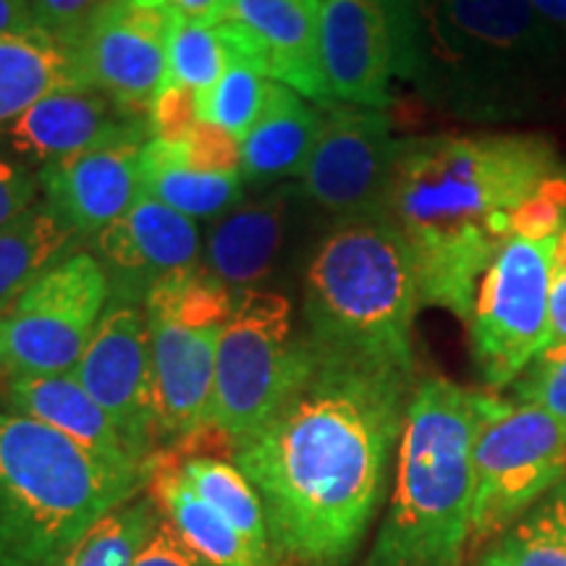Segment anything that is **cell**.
I'll return each instance as SVG.
<instances>
[{"mask_svg":"<svg viewBox=\"0 0 566 566\" xmlns=\"http://www.w3.org/2000/svg\"><path fill=\"white\" fill-rule=\"evenodd\" d=\"M304 202L300 184L283 181L233 205L205 231L200 271L233 296L265 289L289 263Z\"/></svg>","mask_w":566,"mask_h":566,"instance_id":"obj_17","label":"cell"},{"mask_svg":"<svg viewBox=\"0 0 566 566\" xmlns=\"http://www.w3.org/2000/svg\"><path fill=\"white\" fill-rule=\"evenodd\" d=\"M323 108L273 82L263 113L239 142V163L242 176L252 187L263 184L300 181L310 155L321 134Z\"/></svg>","mask_w":566,"mask_h":566,"instance_id":"obj_23","label":"cell"},{"mask_svg":"<svg viewBox=\"0 0 566 566\" xmlns=\"http://www.w3.org/2000/svg\"><path fill=\"white\" fill-rule=\"evenodd\" d=\"M30 0H0V40L11 34L34 30Z\"/></svg>","mask_w":566,"mask_h":566,"instance_id":"obj_37","label":"cell"},{"mask_svg":"<svg viewBox=\"0 0 566 566\" xmlns=\"http://www.w3.org/2000/svg\"><path fill=\"white\" fill-rule=\"evenodd\" d=\"M168 0H103L71 42L90 87L150 113L168 69Z\"/></svg>","mask_w":566,"mask_h":566,"instance_id":"obj_14","label":"cell"},{"mask_svg":"<svg viewBox=\"0 0 566 566\" xmlns=\"http://www.w3.org/2000/svg\"><path fill=\"white\" fill-rule=\"evenodd\" d=\"M0 375H6V365H3V317H0Z\"/></svg>","mask_w":566,"mask_h":566,"instance_id":"obj_41","label":"cell"},{"mask_svg":"<svg viewBox=\"0 0 566 566\" xmlns=\"http://www.w3.org/2000/svg\"><path fill=\"white\" fill-rule=\"evenodd\" d=\"M233 53L310 103L331 105L321 69V0H229L218 21Z\"/></svg>","mask_w":566,"mask_h":566,"instance_id":"obj_18","label":"cell"},{"mask_svg":"<svg viewBox=\"0 0 566 566\" xmlns=\"http://www.w3.org/2000/svg\"><path fill=\"white\" fill-rule=\"evenodd\" d=\"M147 483L150 464L105 459L0 409V566H59L101 516Z\"/></svg>","mask_w":566,"mask_h":566,"instance_id":"obj_5","label":"cell"},{"mask_svg":"<svg viewBox=\"0 0 566 566\" xmlns=\"http://www.w3.org/2000/svg\"><path fill=\"white\" fill-rule=\"evenodd\" d=\"M399 80L462 122H525L566 97V42L533 0H409Z\"/></svg>","mask_w":566,"mask_h":566,"instance_id":"obj_3","label":"cell"},{"mask_svg":"<svg viewBox=\"0 0 566 566\" xmlns=\"http://www.w3.org/2000/svg\"><path fill=\"white\" fill-rule=\"evenodd\" d=\"M150 139V113L129 108L95 87L51 92L0 132V145L38 171L103 147L147 145Z\"/></svg>","mask_w":566,"mask_h":566,"instance_id":"obj_16","label":"cell"},{"mask_svg":"<svg viewBox=\"0 0 566 566\" xmlns=\"http://www.w3.org/2000/svg\"><path fill=\"white\" fill-rule=\"evenodd\" d=\"M103 0H30L34 24L63 42H74Z\"/></svg>","mask_w":566,"mask_h":566,"instance_id":"obj_33","label":"cell"},{"mask_svg":"<svg viewBox=\"0 0 566 566\" xmlns=\"http://www.w3.org/2000/svg\"><path fill=\"white\" fill-rule=\"evenodd\" d=\"M147 493L158 501L163 514L171 520V525L179 530L184 541L192 546L197 554H202L216 566H275L273 558L252 548V543L231 527L216 509L205 504L181 472L176 470L174 457L158 454L150 462V483Z\"/></svg>","mask_w":566,"mask_h":566,"instance_id":"obj_25","label":"cell"},{"mask_svg":"<svg viewBox=\"0 0 566 566\" xmlns=\"http://www.w3.org/2000/svg\"><path fill=\"white\" fill-rule=\"evenodd\" d=\"M92 244L111 279V296L142 304L163 281L200 271L202 260L197 221L145 192L126 216L97 233Z\"/></svg>","mask_w":566,"mask_h":566,"instance_id":"obj_20","label":"cell"},{"mask_svg":"<svg viewBox=\"0 0 566 566\" xmlns=\"http://www.w3.org/2000/svg\"><path fill=\"white\" fill-rule=\"evenodd\" d=\"M160 506L150 493H139L111 509L71 546L59 566H134L160 522Z\"/></svg>","mask_w":566,"mask_h":566,"instance_id":"obj_28","label":"cell"},{"mask_svg":"<svg viewBox=\"0 0 566 566\" xmlns=\"http://www.w3.org/2000/svg\"><path fill=\"white\" fill-rule=\"evenodd\" d=\"M0 396L9 412L32 417L105 459L134 462L108 412L92 399L74 373L9 375Z\"/></svg>","mask_w":566,"mask_h":566,"instance_id":"obj_22","label":"cell"},{"mask_svg":"<svg viewBox=\"0 0 566 566\" xmlns=\"http://www.w3.org/2000/svg\"><path fill=\"white\" fill-rule=\"evenodd\" d=\"M396 147L391 118L384 111L331 103L300 187L310 205L336 221L378 216L391 181Z\"/></svg>","mask_w":566,"mask_h":566,"instance_id":"obj_12","label":"cell"},{"mask_svg":"<svg viewBox=\"0 0 566 566\" xmlns=\"http://www.w3.org/2000/svg\"><path fill=\"white\" fill-rule=\"evenodd\" d=\"M40 197L38 171L27 163L0 155V226L32 208Z\"/></svg>","mask_w":566,"mask_h":566,"instance_id":"obj_34","label":"cell"},{"mask_svg":"<svg viewBox=\"0 0 566 566\" xmlns=\"http://www.w3.org/2000/svg\"><path fill=\"white\" fill-rule=\"evenodd\" d=\"M409 0H321V69L334 103L386 111Z\"/></svg>","mask_w":566,"mask_h":566,"instance_id":"obj_15","label":"cell"},{"mask_svg":"<svg viewBox=\"0 0 566 566\" xmlns=\"http://www.w3.org/2000/svg\"><path fill=\"white\" fill-rule=\"evenodd\" d=\"M554 244L556 239H506L478 283L467 328L472 363L493 391L512 388L551 342Z\"/></svg>","mask_w":566,"mask_h":566,"instance_id":"obj_10","label":"cell"},{"mask_svg":"<svg viewBox=\"0 0 566 566\" xmlns=\"http://www.w3.org/2000/svg\"><path fill=\"white\" fill-rule=\"evenodd\" d=\"M134 566H216V564H210L202 554H197V551L184 541L179 530L171 525V520L163 514L158 527L153 530L150 541H147V546L142 548V554L137 556Z\"/></svg>","mask_w":566,"mask_h":566,"instance_id":"obj_35","label":"cell"},{"mask_svg":"<svg viewBox=\"0 0 566 566\" xmlns=\"http://www.w3.org/2000/svg\"><path fill=\"white\" fill-rule=\"evenodd\" d=\"M310 342L296 334L294 304L273 289L233 296L218 342L216 384L205 436H221L229 449L263 424L300 384Z\"/></svg>","mask_w":566,"mask_h":566,"instance_id":"obj_8","label":"cell"},{"mask_svg":"<svg viewBox=\"0 0 566 566\" xmlns=\"http://www.w3.org/2000/svg\"><path fill=\"white\" fill-rule=\"evenodd\" d=\"M533 6L554 27L558 38L566 42V0H533Z\"/></svg>","mask_w":566,"mask_h":566,"instance_id":"obj_39","label":"cell"},{"mask_svg":"<svg viewBox=\"0 0 566 566\" xmlns=\"http://www.w3.org/2000/svg\"><path fill=\"white\" fill-rule=\"evenodd\" d=\"M514 399L541 407L566 428V342L543 349L514 380Z\"/></svg>","mask_w":566,"mask_h":566,"instance_id":"obj_32","label":"cell"},{"mask_svg":"<svg viewBox=\"0 0 566 566\" xmlns=\"http://www.w3.org/2000/svg\"><path fill=\"white\" fill-rule=\"evenodd\" d=\"M231 307L233 294L202 271L163 281L147 294L158 449L181 451L205 436Z\"/></svg>","mask_w":566,"mask_h":566,"instance_id":"obj_7","label":"cell"},{"mask_svg":"<svg viewBox=\"0 0 566 566\" xmlns=\"http://www.w3.org/2000/svg\"><path fill=\"white\" fill-rule=\"evenodd\" d=\"M566 342V226L556 237L551 263V344Z\"/></svg>","mask_w":566,"mask_h":566,"instance_id":"obj_36","label":"cell"},{"mask_svg":"<svg viewBox=\"0 0 566 566\" xmlns=\"http://www.w3.org/2000/svg\"><path fill=\"white\" fill-rule=\"evenodd\" d=\"M499 548L509 566H566V480L509 527Z\"/></svg>","mask_w":566,"mask_h":566,"instance_id":"obj_31","label":"cell"},{"mask_svg":"<svg viewBox=\"0 0 566 566\" xmlns=\"http://www.w3.org/2000/svg\"><path fill=\"white\" fill-rule=\"evenodd\" d=\"M472 541L512 527L566 480V428L541 407L478 394Z\"/></svg>","mask_w":566,"mask_h":566,"instance_id":"obj_9","label":"cell"},{"mask_svg":"<svg viewBox=\"0 0 566 566\" xmlns=\"http://www.w3.org/2000/svg\"><path fill=\"white\" fill-rule=\"evenodd\" d=\"M176 470L187 480V485L200 495L205 504L216 509L218 514L237 527L254 551L273 558L271 535H268V520L263 501H260L254 485L233 462H223L210 454H181L174 451ZM279 566V564H275Z\"/></svg>","mask_w":566,"mask_h":566,"instance_id":"obj_27","label":"cell"},{"mask_svg":"<svg viewBox=\"0 0 566 566\" xmlns=\"http://www.w3.org/2000/svg\"><path fill=\"white\" fill-rule=\"evenodd\" d=\"M90 87L74 48L40 27L0 40V132L59 90Z\"/></svg>","mask_w":566,"mask_h":566,"instance_id":"obj_24","label":"cell"},{"mask_svg":"<svg viewBox=\"0 0 566 566\" xmlns=\"http://www.w3.org/2000/svg\"><path fill=\"white\" fill-rule=\"evenodd\" d=\"M478 391L417 380L396 449V483L370 566H459L472 541Z\"/></svg>","mask_w":566,"mask_h":566,"instance_id":"obj_4","label":"cell"},{"mask_svg":"<svg viewBox=\"0 0 566 566\" xmlns=\"http://www.w3.org/2000/svg\"><path fill=\"white\" fill-rule=\"evenodd\" d=\"M415 386V365L310 342L294 391L231 446V462L263 501L275 564L338 566L359 546Z\"/></svg>","mask_w":566,"mask_h":566,"instance_id":"obj_1","label":"cell"},{"mask_svg":"<svg viewBox=\"0 0 566 566\" xmlns=\"http://www.w3.org/2000/svg\"><path fill=\"white\" fill-rule=\"evenodd\" d=\"M302 289L310 342L415 365L420 279L407 239L380 212L331 226L310 252Z\"/></svg>","mask_w":566,"mask_h":566,"instance_id":"obj_6","label":"cell"},{"mask_svg":"<svg viewBox=\"0 0 566 566\" xmlns=\"http://www.w3.org/2000/svg\"><path fill=\"white\" fill-rule=\"evenodd\" d=\"M564 168L535 132H438L405 137L380 216L412 250L422 307L467 323L488 263L514 237L516 210Z\"/></svg>","mask_w":566,"mask_h":566,"instance_id":"obj_2","label":"cell"},{"mask_svg":"<svg viewBox=\"0 0 566 566\" xmlns=\"http://www.w3.org/2000/svg\"><path fill=\"white\" fill-rule=\"evenodd\" d=\"M142 189L197 223L216 221L244 197L239 142L202 122L176 139L153 137L142 150Z\"/></svg>","mask_w":566,"mask_h":566,"instance_id":"obj_19","label":"cell"},{"mask_svg":"<svg viewBox=\"0 0 566 566\" xmlns=\"http://www.w3.org/2000/svg\"><path fill=\"white\" fill-rule=\"evenodd\" d=\"M82 237L45 200L0 226V317L55 263L80 250Z\"/></svg>","mask_w":566,"mask_h":566,"instance_id":"obj_26","label":"cell"},{"mask_svg":"<svg viewBox=\"0 0 566 566\" xmlns=\"http://www.w3.org/2000/svg\"><path fill=\"white\" fill-rule=\"evenodd\" d=\"M74 375L108 412L134 462L150 464L158 454V417L145 304L111 296Z\"/></svg>","mask_w":566,"mask_h":566,"instance_id":"obj_13","label":"cell"},{"mask_svg":"<svg viewBox=\"0 0 566 566\" xmlns=\"http://www.w3.org/2000/svg\"><path fill=\"white\" fill-rule=\"evenodd\" d=\"M145 145H113L40 168V192L51 208L84 239L126 216L142 192Z\"/></svg>","mask_w":566,"mask_h":566,"instance_id":"obj_21","label":"cell"},{"mask_svg":"<svg viewBox=\"0 0 566 566\" xmlns=\"http://www.w3.org/2000/svg\"><path fill=\"white\" fill-rule=\"evenodd\" d=\"M111 302V279L95 254L71 252L27 289L3 317V365L9 375H69Z\"/></svg>","mask_w":566,"mask_h":566,"instance_id":"obj_11","label":"cell"},{"mask_svg":"<svg viewBox=\"0 0 566 566\" xmlns=\"http://www.w3.org/2000/svg\"><path fill=\"white\" fill-rule=\"evenodd\" d=\"M478 566H509V562L504 558V554H501V548H495Z\"/></svg>","mask_w":566,"mask_h":566,"instance_id":"obj_40","label":"cell"},{"mask_svg":"<svg viewBox=\"0 0 566 566\" xmlns=\"http://www.w3.org/2000/svg\"><path fill=\"white\" fill-rule=\"evenodd\" d=\"M271 90L273 80H268L242 59L233 61L221 80L195 95L197 122L216 126L242 142L263 113Z\"/></svg>","mask_w":566,"mask_h":566,"instance_id":"obj_30","label":"cell"},{"mask_svg":"<svg viewBox=\"0 0 566 566\" xmlns=\"http://www.w3.org/2000/svg\"><path fill=\"white\" fill-rule=\"evenodd\" d=\"M239 61L229 38L218 24L184 19L176 13L168 34V69L163 87L202 92L223 76V71Z\"/></svg>","mask_w":566,"mask_h":566,"instance_id":"obj_29","label":"cell"},{"mask_svg":"<svg viewBox=\"0 0 566 566\" xmlns=\"http://www.w3.org/2000/svg\"><path fill=\"white\" fill-rule=\"evenodd\" d=\"M168 3L184 19L202 21V24H218L223 19L229 0H168Z\"/></svg>","mask_w":566,"mask_h":566,"instance_id":"obj_38","label":"cell"}]
</instances>
